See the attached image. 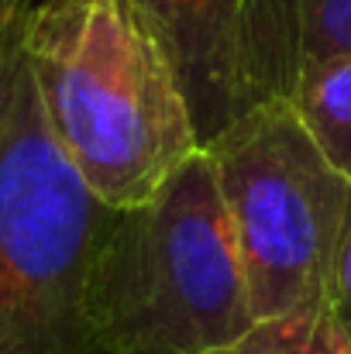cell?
<instances>
[{
    "instance_id": "cell-1",
    "label": "cell",
    "mask_w": 351,
    "mask_h": 354,
    "mask_svg": "<svg viewBox=\"0 0 351 354\" xmlns=\"http://www.w3.org/2000/svg\"><path fill=\"white\" fill-rule=\"evenodd\" d=\"M21 55L48 134L111 210L148 203L200 151L186 97L131 0H35Z\"/></svg>"
},
{
    "instance_id": "cell-2",
    "label": "cell",
    "mask_w": 351,
    "mask_h": 354,
    "mask_svg": "<svg viewBox=\"0 0 351 354\" xmlns=\"http://www.w3.org/2000/svg\"><path fill=\"white\" fill-rule=\"evenodd\" d=\"M90 317L107 354H214L248 334L244 272L204 148L148 203L114 210Z\"/></svg>"
},
{
    "instance_id": "cell-3",
    "label": "cell",
    "mask_w": 351,
    "mask_h": 354,
    "mask_svg": "<svg viewBox=\"0 0 351 354\" xmlns=\"http://www.w3.org/2000/svg\"><path fill=\"white\" fill-rule=\"evenodd\" d=\"M111 221L48 134L21 55L0 124V354H107L90 282Z\"/></svg>"
},
{
    "instance_id": "cell-4",
    "label": "cell",
    "mask_w": 351,
    "mask_h": 354,
    "mask_svg": "<svg viewBox=\"0 0 351 354\" xmlns=\"http://www.w3.org/2000/svg\"><path fill=\"white\" fill-rule=\"evenodd\" d=\"M204 151L237 244L255 320L331 306V272L351 224V183L324 158L289 100H269Z\"/></svg>"
},
{
    "instance_id": "cell-5",
    "label": "cell",
    "mask_w": 351,
    "mask_h": 354,
    "mask_svg": "<svg viewBox=\"0 0 351 354\" xmlns=\"http://www.w3.org/2000/svg\"><path fill=\"white\" fill-rule=\"evenodd\" d=\"M165 55L200 148L303 80L296 0H131Z\"/></svg>"
},
{
    "instance_id": "cell-6",
    "label": "cell",
    "mask_w": 351,
    "mask_h": 354,
    "mask_svg": "<svg viewBox=\"0 0 351 354\" xmlns=\"http://www.w3.org/2000/svg\"><path fill=\"white\" fill-rule=\"evenodd\" d=\"M289 104L324 158L351 183V55L307 73Z\"/></svg>"
},
{
    "instance_id": "cell-7",
    "label": "cell",
    "mask_w": 351,
    "mask_h": 354,
    "mask_svg": "<svg viewBox=\"0 0 351 354\" xmlns=\"http://www.w3.org/2000/svg\"><path fill=\"white\" fill-rule=\"evenodd\" d=\"M214 354H351V334L331 306L255 320L248 334Z\"/></svg>"
},
{
    "instance_id": "cell-8",
    "label": "cell",
    "mask_w": 351,
    "mask_h": 354,
    "mask_svg": "<svg viewBox=\"0 0 351 354\" xmlns=\"http://www.w3.org/2000/svg\"><path fill=\"white\" fill-rule=\"evenodd\" d=\"M303 76L351 55V0H296Z\"/></svg>"
},
{
    "instance_id": "cell-9",
    "label": "cell",
    "mask_w": 351,
    "mask_h": 354,
    "mask_svg": "<svg viewBox=\"0 0 351 354\" xmlns=\"http://www.w3.org/2000/svg\"><path fill=\"white\" fill-rule=\"evenodd\" d=\"M331 313L351 334V224L345 237H341V248H338V258H334V272H331Z\"/></svg>"
},
{
    "instance_id": "cell-10",
    "label": "cell",
    "mask_w": 351,
    "mask_h": 354,
    "mask_svg": "<svg viewBox=\"0 0 351 354\" xmlns=\"http://www.w3.org/2000/svg\"><path fill=\"white\" fill-rule=\"evenodd\" d=\"M21 38H24V31L0 45V124H3V114H7L14 76H17V66H21Z\"/></svg>"
},
{
    "instance_id": "cell-11",
    "label": "cell",
    "mask_w": 351,
    "mask_h": 354,
    "mask_svg": "<svg viewBox=\"0 0 351 354\" xmlns=\"http://www.w3.org/2000/svg\"><path fill=\"white\" fill-rule=\"evenodd\" d=\"M35 0H0V45L24 31Z\"/></svg>"
}]
</instances>
